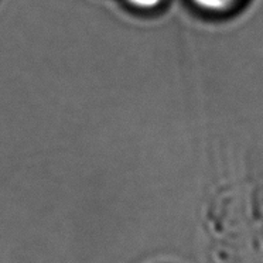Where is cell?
I'll list each match as a JSON object with an SVG mask.
<instances>
[{
	"mask_svg": "<svg viewBox=\"0 0 263 263\" xmlns=\"http://www.w3.org/2000/svg\"><path fill=\"white\" fill-rule=\"evenodd\" d=\"M238 0H193L195 6L208 12H223L231 6H234Z\"/></svg>",
	"mask_w": 263,
	"mask_h": 263,
	"instance_id": "1",
	"label": "cell"
},
{
	"mask_svg": "<svg viewBox=\"0 0 263 263\" xmlns=\"http://www.w3.org/2000/svg\"><path fill=\"white\" fill-rule=\"evenodd\" d=\"M163 0H127V3H130L132 6L138 7V9H144V10H149V9H155L159 5H161Z\"/></svg>",
	"mask_w": 263,
	"mask_h": 263,
	"instance_id": "2",
	"label": "cell"
}]
</instances>
